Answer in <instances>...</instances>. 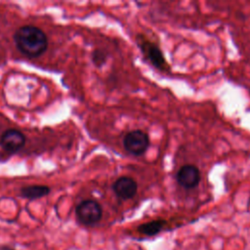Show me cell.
<instances>
[{
	"mask_svg": "<svg viewBox=\"0 0 250 250\" xmlns=\"http://www.w3.org/2000/svg\"><path fill=\"white\" fill-rule=\"evenodd\" d=\"M14 41L18 50L31 59L38 58L48 48L46 33L34 25L19 27L14 33Z\"/></svg>",
	"mask_w": 250,
	"mask_h": 250,
	"instance_id": "6da1fadb",
	"label": "cell"
},
{
	"mask_svg": "<svg viewBox=\"0 0 250 250\" xmlns=\"http://www.w3.org/2000/svg\"><path fill=\"white\" fill-rule=\"evenodd\" d=\"M75 215L80 224L92 226L98 223L103 215L101 205L92 199L81 201L75 208Z\"/></svg>",
	"mask_w": 250,
	"mask_h": 250,
	"instance_id": "7a4b0ae2",
	"label": "cell"
},
{
	"mask_svg": "<svg viewBox=\"0 0 250 250\" xmlns=\"http://www.w3.org/2000/svg\"><path fill=\"white\" fill-rule=\"evenodd\" d=\"M123 146L129 153L141 155L146 152L149 146V137L142 130H132L125 135Z\"/></svg>",
	"mask_w": 250,
	"mask_h": 250,
	"instance_id": "3957f363",
	"label": "cell"
},
{
	"mask_svg": "<svg viewBox=\"0 0 250 250\" xmlns=\"http://www.w3.org/2000/svg\"><path fill=\"white\" fill-rule=\"evenodd\" d=\"M25 144V136L17 129H8L0 137L1 147L10 152L15 153L21 149Z\"/></svg>",
	"mask_w": 250,
	"mask_h": 250,
	"instance_id": "277c9868",
	"label": "cell"
},
{
	"mask_svg": "<svg viewBox=\"0 0 250 250\" xmlns=\"http://www.w3.org/2000/svg\"><path fill=\"white\" fill-rule=\"evenodd\" d=\"M139 45L144 55L154 66L163 70H167L169 68L161 50L154 43L146 40V38H143Z\"/></svg>",
	"mask_w": 250,
	"mask_h": 250,
	"instance_id": "5b68a950",
	"label": "cell"
},
{
	"mask_svg": "<svg viewBox=\"0 0 250 250\" xmlns=\"http://www.w3.org/2000/svg\"><path fill=\"white\" fill-rule=\"evenodd\" d=\"M176 179L181 187L187 189L193 188L200 182V172L196 166L187 164L179 169Z\"/></svg>",
	"mask_w": 250,
	"mask_h": 250,
	"instance_id": "8992f818",
	"label": "cell"
},
{
	"mask_svg": "<svg viewBox=\"0 0 250 250\" xmlns=\"http://www.w3.org/2000/svg\"><path fill=\"white\" fill-rule=\"evenodd\" d=\"M112 189L119 198L129 199L134 197L137 193L138 185L133 178L122 176L113 183Z\"/></svg>",
	"mask_w": 250,
	"mask_h": 250,
	"instance_id": "52a82bcc",
	"label": "cell"
},
{
	"mask_svg": "<svg viewBox=\"0 0 250 250\" xmlns=\"http://www.w3.org/2000/svg\"><path fill=\"white\" fill-rule=\"evenodd\" d=\"M50 192V188L44 185H31L21 188V195L27 199H38L46 196Z\"/></svg>",
	"mask_w": 250,
	"mask_h": 250,
	"instance_id": "ba28073f",
	"label": "cell"
},
{
	"mask_svg": "<svg viewBox=\"0 0 250 250\" xmlns=\"http://www.w3.org/2000/svg\"><path fill=\"white\" fill-rule=\"evenodd\" d=\"M165 224L166 222L164 220H154L139 226L138 231L146 235H154L163 229Z\"/></svg>",
	"mask_w": 250,
	"mask_h": 250,
	"instance_id": "9c48e42d",
	"label": "cell"
},
{
	"mask_svg": "<svg viewBox=\"0 0 250 250\" xmlns=\"http://www.w3.org/2000/svg\"><path fill=\"white\" fill-rule=\"evenodd\" d=\"M106 60H107V55L103 50L97 49L92 53V61L96 66H99V67L102 66L103 64L105 63Z\"/></svg>",
	"mask_w": 250,
	"mask_h": 250,
	"instance_id": "30bf717a",
	"label": "cell"
},
{
	"mask_svg": "<svg viewBox=\"0 0 250 250\" xmlns=\"http://www.w3.org/2000/svg\"><path fill=\"white\" fill-rule=\"evenodd\" d=\"M0 250H14V249H12V248H10V247H7V246H4V247H2Z\"/></svg>",
	"mask_w": 250,
	"mask_h": 250,
	"instance_id": "8fae6325",
	"label": "cell"
}]
</instances>
